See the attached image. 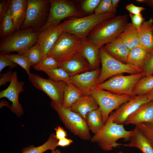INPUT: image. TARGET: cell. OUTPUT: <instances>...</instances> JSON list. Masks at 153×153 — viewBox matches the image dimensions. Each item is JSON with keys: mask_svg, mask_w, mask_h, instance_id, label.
<instances>
[{"mask_svg": "<svg viewBox=\"0 0 153 153\" xmlns=\"http://www.w3.org/2000/svg\"><path fill=\"white\" fill-rule=\"evenodd\" d=\"M128 23V16L126 14L107 19L93 29L86 39L99 48L117 38Z\"/></svg>", "mask_w": 153, "mask_h": 153, "instance_id": "1", "label": "cell"}, {"mask_svg": "<svg viewBox=\"0 0 153 153\" xmlns=\"http://www.w3.org/2000/svg\"><path fill=\"white\" fill-rule=\"evenodd\" d=\"M40 33L31 28L20 29L1 39L0 52L9 53L16 52L23 55L37 41Z\"/></svg>", "mask_w": 153, "mask_h": 153, "instance_id": "2", "label": "cell"}, {"mask_svg": "<svg viewBox=\"0 0 153 153\" xmlns=\"http://www.w3.org/2000/svg\"><path fill=\"white\" fill-rule=\"evenodd\" d=\"M132 133V131L126 130L124 125L113 122L110 115L103 128L91 137L90 140L97 143L103 151H110L121 145L117 142V140L122 138L129 139Z\"/></svg>", "mask_w": 153, "mask_h": 153, "instance_id": "3", "label": "cell"}, {"mask_svg": "<svg viewBox=\"0 0 153 153\" xmlns=\"http://www.w3.org/2000/svg\"><path fill=\"white\" fill-rule=\"evenodd\" d=\"M86 39L64 32L59 37L48 56L56 59L59 62L60 67L74 56L80 54Z\"/></svg>", "mask_w": 153, "mask_h": 153, "instance_id": "4", "label": "cell"}, {"mask_svg": "<svg viewBox=\"0 0 153 153\" xmlns=\"http://www.w3.org/2000/svg\"><path fill=\"white\" fill-rule=\"evenodd\" d=\"M51 107L57 113L65 127L74 135L84 140L91 138L86 120L77 113L51 101Z\"/></svg>", "mask_w": 153, "mask_h": 153, "instance_id": "5", "label": "cell"}, {"mask_svg": "<svg viewBox=\"0 0 153 153\" xmlns=\"http://www.w3.org/2000/svg\"><path fill=\"white\" fill-rule=\"evenodd\" d=\"M99 52L102 66L96 85L117 75L124 73L133 74L143 72L142 69L122 63L114 58L107 52L103 46L99 48Z\"/></svg>", "mask_w": 153, "mask_h": 153, "instance_id": "6", "label": "cell"}, {"mask_svg": "<svg viewBox=\"0 0 153 153\" xmlns=\"http://www.w3.org/2000/svg\"><path fill=\"white\" fill-rule=\"evenodd\" d=\"M116 16V12L90 15L68 20L63 22L64 32L81 38H86L90 32L102 21Z\"/></svg>", "mask_w": 153, "mask_h": 153, "instance_id": "7", "label": "cell"}, {"mask_svg": "<svg viewBox=\"0 0 153 153\" xmlns=\"http://www.w3.org/2000/svg\"><path fill=\"white\" fill-rule=\"evenodd\" d=\"M144 74L141 72L128 76L122 74L114 76L95 87L113 93L134 96L133 90L139 80Z\"/></svg>", "mask_w": 153, "mask_h": 153, "instance_id": "8", "label": "cell"}, {"mask_svg": "<svg viewBox=\"0 0 153 153\" xmlns=\"http://www.w3.org/2000/svg\"><path fill=\"white\" fill-rule=\"evenodd\" d=\"M27 1L26 17L21 29L31 28L39 31L45 24L48 19L50 0Z\"/></svg>", "mask_w": 153, "mask_h": 153, "instance_id": "9", "label": "cell"}, {"mask_svg": "<svg viewBox=\"0 0 153 153\" xmlns=\"http://www.w3.org/2000/svg\"><path fill=\"white\" fill-rule=\"evenodd\" d=\"M90 95L98 105L105 124L113 110L129 101L133 97L128 95L115 94L95 87L92 90Z\"/></svg>", "mask_w": 153, "mask_h": 153, "instance_id": "10", "label": "cell"}, {"mask_svg": "<svg viewBox=\"0 0 153 153\" xmlns=\"http://www.w3.org/2000/svg\"><path fill=\"white\" fill-rule=\"evenodd\" d=\"M48 16L44 25L39 32L41 33L52 26L60 23L66 18L76 16L83 17L77 9L73 3L66 0H50Z\"/></svg>", "mask_w": 153, "mask_h": 153, "instance_id": "11", "label": "cell"}, {"mask_svg": "<svg viewBox=\"0 0 153 153\" xmlns=\"http://www.w3.org/2000/svg\"><path fill=\"white\" fill-rule=\"evenodd\" d=\"M28 79L37 89L45 93L52 102L62 106L65 88L67 83L63 81H56L49 78L46 79L36 74L31 73Z\"/></svg>", "mask_w": 153, "mask_h": 153, "instance_id": "12", "label": "cell"}, {"mask_svg": "<svg viewBox=\"0 0 153 153\" xmlns=\"http://www.w3.org/2000/svg\"><path fill=\"white\" fill-rule=\"evenodd\" d=\"M18 73L13 72L12 78L8 86L0 92V98L6 97L12 102L8 107L10 110L15 113L17 116L20 117L24 114L22 105L19 101V94L24 91V83L18 80Z\"/></svg>", "mask_w": 153, "mask_h": 153, "instance_id": "13", "label": "cell"}, {"mask_svg": "<svg viewBox=\"0 0 153 153\" xmlns=\"http://www.w3.org/2000/svg\"><path fill=\"white\" fill-rule=\"evenodd\" d=\"M146 95L133 96L110 114L113 122L124 125L127 119L142 105L151 101Z\"/></svg>", "mask_w": 153, "mask_h": 153, "instance_id": "14", "label": "cell"}, {"mask_svg": "<svg viewBox=\"0 0 153 153\" xmlns=\"http://www.w3.org/2000/svg\"><path fill=\"white\" fill-rule=\"evenodd\" d=\"M63 26V22L52 26L40 33L37 42L42 48V59L48 56L59 38L64 32Z\"/></svg>", "mask_w": 153, "mask_h": 153, "instance_id": "15", "label": "cell"}, {"mask_svg": "<svg viewBox=\"0 0 153 153\" xmlns=\"http://www.w3.org/2000/svg\"><path fill=\"white\" fill-rule=\"evenodd\" d=\"M101 69H96L71 76L70 82L79 89L84 95H90L100 75Z\"/></svg>", "mask_w": 153, "mask_h": 153, "instance_id": "16", "label": "cell"}, {"mask_svg": "<svg viewBox=\"0 0 153 153\" xmlns=\"http://www.w3.org/2000/svg\"><path fill=\"white\" fill-rule=\"evenodd\" d=\"M153 121V100L142 105L131 114L124 125H137L143 122Z\"/></svg>", "mask_w": 153, "mask_h": 153, "instance_id": "17", "label": "cell"}, {"mask_svg": "<svg viewBox=\"0 0 153 153\" xmlns=\"http://www.w3.org/2000/svg\"><path fill=\"white\" fill-rule=\"evenodd\" d=\"M27 1L26 0H11L9 8L16 31L21 29L26 13Z\"/></svg>", "mask_w": 153, "mask_h": 153, "instance_id": "18", "label": "cell"}, {"mask_svg": "<svg viewBox=\"0 0 153 153\" xmlns=\"http://www.w3.org/2000/svg\"><path fill=\"white\" fill-rule=\"evenodd\" d=\"M60 67L64 70L70 76L90 70L87 60L80 54H77L61 65Z\"/></svg>", "mask_w": 153, "mask_h": 153, "instance_id": "19", "label": "cell"}, {"mask_svg": "<svg viewBox=\"0 0 153 153\" xmlns=\"http://www.w3.org/2000/svg\"><path fill=\"white\" fill-rule=\"evenodd\" d=\"M153 18L151 17L137 28L140 44L149 53L153 52Z\"/></svg>", "mask_w": 153, "mask_h": 153, "instance_id": "20", "label": "cell"}, {"mask_svg": "<svg viewBox=\"0 0 153 153\" xmlns=\"http://www.w3.org/2000/svg\"><path fill=\"white\" fill-rule=\"evenodd\" d=\"M99 107L98 105L90 95H84L77 100L69 109L86 120L88 114Z\"/></svg>", "mask_w": 153, "mask_h": 153, "instance_id": "21", "label": "cell"}, {"mask_svg": "<svg viewBox=\"0 0 153 153\" xmlns=\"http://www.w3.org/2000/svg\"><path fill=\"white\" fill-rule=\"evenodd\" d=\"M103 46L107 52L113 57L127 63L130 50L119 38L117 37Z\"/></svg>", "mask_w": 153, "mask_h": 153, "instance_id": "22", "label": "cell"}, {"mask_svg": "<svg viewBox=\"0 0 153 153\" xmlns=\"http://www.w3.org/2000/svg\"><path fill=\"white\" fill-rule=\"evenodd\" d=\"M80 54L87 61L90 70L98 68L101 63L99 48L88 41L86 38Z\"/></svg>", "mask_w": 153, "mask_h": 153, "instance_id": "23", "label": "cell"}, {"mask_svg": "<svg viewBox=\"0 0 153 153\" xmlns=\"http://www.w3.org/2000/svg\"><path fill=\"white\" fill-rule=\"evenodd\" d=\"M129 139L130 142L127 144L121 145L137 148L143 153H153V148L147 139L136 127L132 131Z\"/></svg>", "mask_w": 153, "mask_h": 153, "instance_id": "24", "label": "cell"}, {"mask_svg": "<svg viewBox=\"0 0 153 153\" xmlns=\"http://www.w3.org/2000/svg\"><path fill=\"white\" fill-rule=\"evenodd\" d=\"M117 37L130 50L137 47L142 48L139 41L137 28L131 23L127 24L123 31Z\"/></svg>", "mask_w": 153, "mask_h": 153, "instance_id": "25", "label": "cell"}, {"mask_svg": "<svg viewBox=\"0 0 153 153\" xmlns=\"http://www.w3.org/2000/svg\"><path fill=\"white\" fill-rule=\"evenodd\" d=\"M149 53L142 47L134 48L130 50L127 63L143 70L145 62Z\"/></svg>", "mask_w": 153, "mask_h": 153, "instance_id": "26", "label": "cell"}, {"mask_svg": "<svg viewBox=\"0 0 153 153\" xmlns=\"http://www.w3.org/2000/svg\"><path fill=\"white\" fill-rule=\"evenodd\" d=\"M58 140L54 133H50L47 140L41 146L35 147L33 145L23 148L21 150L22 153H43L50 150L56 149L58 146Z\"/></svg>", "mask_w": 153, "mask_h": 153, "instance_id": "27", "label": "cell"}, {"mask_svg": "<svg viewBox=\"0 0 153 153\" xmlns=\"http://www.w3.org/2000/svg\"><path fill=\"white\" fill-rule=\"evenodd\" d=\"M84 95L79 89L71 83L67 84L64 92L62 106L70 109L74 103Z\"/></svg>", "mask_w": 153, "mask_h": 153, "instance_id": "28", "label": "cell"}, {"mask_svg": "<svg viewBox=\"0 0 153 153\" xmlns=\"http://www.w3.org/2000/svg\"><path fill=\"white\" fill-rule=\"evenodd\" d=\"M86 120L90 130L94 134L99 131L105 124L99 107L89 112L87 115Z\"/></svg>", "mask_w": 153, "mask_h": 153, "instance_id": "29", "label": "cell"}, {"mask_svg": "<svg viewBox=\"0 0 153 153\" xmlns=\"http://www.w3.org/2000/svg\"><path fill=\"white\" fill-rule=\"evenodd\" d=\"M34 69L39 71H42L46 73L49 78L56 81H63L67 84L70 83V76L64 70L59 67L56 68L48 69L42 67Z\"/></svg>", "mask_w": 153, "mask_h": 153, "instance_id": "30", "label": "cell"}, {"mask_svg": "<svg viewBox=\"0 0 153 153\" xmlns=\"http://www.w3.org/2000/svg\"><path fill=\"white\" fill-rule=\"evenodd\" d=\"M153 90V75L142 77L135 85L133 90L134 96L146 95Z\"/></svg>", "mask_w": 153, "mask_h": 153, "instance_id": "31", "label": "cell"}, {"mask_svg": "<svg viewBox=\"0 0 153 153\" xmlns=\"http://www.w3.org/2000/svg\"><path fill=\"white\" fill-rule=\"evenodd\" d=\"M15 31L9 7L6 13L0 21V38L1 39L4 38Z\"/></svg>", "mask_w": 153, "mask_h": 153, "instance_id": "32", "label": "cell"}, {"mask_svg": "<svg viewBox=\"0 0 153 153\" xmlns=\"http://www.w3.org/2000/svg\"><path fill=\"white\" fill-rule=\"evenodd\" d=\"M1 55L9 60L13 63L20 65L26 71L29 75L31 73L30 69L32 64L28 58L24 55L18 54L5 53L0 52Z\"/></svg>", "mask_w": 153, "mask_h": 153, "instance_id": "33", "label": "cell"}, {"mask_svg": "<svg viewBox=\"0 0 153 153\" xmlns=\"http://www.w3.org/2000/svg\"><path fill=\"white\" fill-rule=\"evenodd\" d=\"M42 54L41 45L37 42L23 55L28 58L33 67L38 65L41 61Z\"/></svg>", "mask_w": 153, "mask_h": 153, "instance_id": "34", "label": "cell"}, {"mask_svg": "<svg viewBox=\"0 0 153 153\" xmlns=\"http://www.w3.org/2000/svg\"><path fill=\"white\" fill-rule=\"evenodd\" d=\"M135 127L146 138L153 148V121L140 123Z\"/></svg>", "mask_w": 153, "mask_h": 153, "instance_id": "35", "label": "cell"}, {"mask_svg": "<svg viewBox=\"0 0 153 153\" xmlns=\"http://www.w3.org/2000/svg\"><path fill=\"white\" fill-rule=\"evenodd\" d=\"M34 68L42 67L52 69L59 67V62L52 57L47 56L42 59L39 63L33 67Z\"/></svg>", "mask_w": 153, "mask_h": 153, "instance_id": "36", "label": "cell"}, {"mask_svg": "<svg viewBox=\"0 0 153 153\" xmlns=\"http://www.w3.org/2000/svg\"><path fill=\"white\" fill-rule=\"evenodd\" d=\"M100 0H86L82 4V9L83 11L87 13L94 12L99 5Z\"/></svg>", "mask_w": 153, "mask_h": 153, "instance_id": "37", "label": "cell"}, {"mask_svg": "<svg viewBox=\"0 0 153 153\" xmlns=\"http://www.w3.org/2000/svg\"><path fill=\"white\" fill-rule=\"evenodd\" d=\"M144 76L153 75V52L150 53L143 69Z\"/></svg>", "mask_w": 153, "mask_h": 153, "instance_id": "38", "label": "cell"}, {"mask_svg": "<svg viewBox=\"0 0 153 153\" xmlns=\"http://www.w3.org/2000/svg\"><path fill=\"white\" fill-rule=\"evenodd\" d=\"M116 10L115 9L112 5H109L102 3L100 1L94 12L97 14L109 13L116 12Z\"/></svg>", "mask_w": 153, "mask_h": 153, "instance_id": "39", "label": "cell"}, {"mask_svg": "<svg viewBox=\"0 0 153 153\" xmlns=\"http://www.w3.org/2000/svg\"><path fill=\"white\" fill-rule=\"evenodd\" d=\"M9 67V70L17 67V65L15 64L3 56L0 55V73L5 67Z\"/></svg>", "mask_w": 153, "mask_h": 153, "instance_id": "40", "label": "cell"}, {"mask_svg": "<svg viewBox=\"0 0 153 153\" xmlns=\"http://www.w3.org/2000/svg\"><path fill=\"white\" fill-rule=\"evenodd\" d=\"M129 16L131 19V23L137 28L145 21V19L141 13L135 15L129 14Z\"/></svg>", "mask_w": 153, "mask_h": 153, "instance_id": "41", "label": "cell"}, {"mask_svg": "<svg viewBox=\"0 0 153 153\" xmlns=\"http://www.w3.org/2000/svg\"><path fill=\"white\" fill-rule=\"evenodd\" d=\"M13 72L11 70L7 71L3 74H0V86L5 85L7 82H10L12 80Z\"/></svg>", "mask_w": 153, "mask_h": 153, "instance_id": "42", "label": "cell"}, {"mask_svg": "<svg viewBox=\"0 0 153 153\" xmlns=\"http://www.w3.org/2000/svg\"><path fill=\"white\" fill-rule=\"evenodd\" d=\"M11 0H0V21L6 13L9 7Z\"/></svg>", "mask_w": 153, "mask_h": 153, "instance_id": "43", "label": "cell"}, {"mask_svg": "<svg viewBox=\"0 0 153 153\" xmlns=\"http://www.w3.org/2000/svg\"><path fill=\"white\" fill-rule=\"evenodd\" d=\"M125 8L129 12V14L134 15L141 13V12L145 9L143 7L137 6L133 3L126 5Z\"/></svg>", "mask_w": 153, "mask_h": 153, "instance_id": "44", "label": "cell"}, {"mask_svg": "<svg viewBox=\"0 0 153 153\" xmlns=\"http://www.w3.org/2000/svg\"><path fill=\"white\" fill-rule=\"evenodd\" d=\"M56 132V136L59 140L63 139L67 136V132L61 126L56 127L54 128Z\"/></svg>", "mask_w": 153, "mask_h": 153, "instance_id": "45", "label": "cell"}, {"mask_svg": "<svg viewBox=\"0 0 153 153\" xmlns=\"http://www.w3.org/2000/svg\"><path fill=\"white\" fill-rule=\"evenodd\" d=\"M73 142V140L71 139L65 138L58 140V146L64 147L69 146Z\"/></svg>", "mask_w": 153, "mask_h": 153, "instance_id": "46", "label": "cell"}, {"mask_svg": "<svg viewBox=\"0 0 153 153\" xmlns=\"http://www.w3.org/2000/svg\"><path fill=\"white\" fill-rule=\"evenodd\" d=\"M136 1L138 2L145 3L149 6L153 7V0H137Z\"/></svg>", "mask_w": 153, "mask_h": 153, "instance_id": "47", "label": "cell"}, {"mask_svg": "<svg viewBox=\"0 0 153 153\" xmlns=\"http://www.w3.org/2000/svg\"><path fill=\"white\" fill-rule=\"evenodd\" d=\"M120 1V0H111L112 6L116 10Z\"/></svg>", "mask_w": 153, "mask_h": 153, "instance_id": "48", "label": "cell"}, {"mask_svg": "<svg viewBox=\"0 0 153 153\" xmlns=\"http://www.w3.org/2000/svg\"><path fill=\"white\" fill-rule=\"evenodd\" d=\"M5 106L8 107L10 106L8 103L5 100L1 101L0 102V108Z\"/></svg>", "mask_w": 153, "mask_h": 153, "instance_id": "49", "label": "cell"}, {"mask_svg": "<svg viewBox=\"0 0 153 153\" xmlns=\"http://www.w3.org/2000/svg\"><path fill=\"white\" fill-rule=\"evenodd\" d=\"M148 98L150 100H153V90L146 94Z\"/></svg>", "mask_w": 153, "mask_h": 153, "instance_id": "50", "label": "cell"}, {"mask_svg": "<svg viewBox=\"0 0 153 153\" xmlns=\"http://www.w3.org/2000/svg\"><path fill=\"white\" fill-rule=\"evenodd\" d=\"M50 153H61L60 150L59 149H55L51 150Z\"/></svg>", "mask_w": 153, "mask_h": 153, "instance_id": "51", "label": "cell"}, {"mask_svg": "<svg viewBox=\"0 0 153 153\" xmlns=\"http://www.w3.org/2000/svg\"><path fill=\"white\" fill-rule=\"evenodd\" d=\"M118 153H124L122 151H120Z\"/></svg>", "mask_w": 153, "mask_h": 153, "instance_id": "52", "label": "cell"}, {"mask_svg": "<svg viewBox=\"0 0 153 153\" xmlns=\"http://www.w3.org/2000/svg\"></svg>", "mask_w": 153, "mask_h": 153, "instance_id": "53", "label": "cell"}]
</instances>
